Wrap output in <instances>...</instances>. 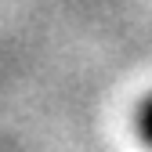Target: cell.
<instances>
[{"label":"cell","instance_id":"obj_1","mask_svg":"<svg viewBox=\"0 0 152 152\" xmlns=\"http://www.w3.org/2000/svg\"><path fill=\"white\" fill-rule=\"evenodd\" d=\"M141 138L152 145V98L141 105Z\"/></svg>","mask_w":152,"mask_h":152}]
</instances>
